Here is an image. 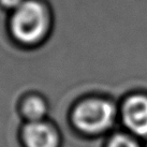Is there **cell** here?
<instances>
[{"mask_svg": "<svg viewBox=\"0 0 147 147\" xmlns=\"http://www.w3.org/2000/svg\"><path fill=\"white\" fill-rule=\"evenodd\" d=\"M1 3L3 4L4 7H8V8H14L16 9L21 5L24 1L23 0H0Z\"/></svg>", "mask_w": 147, "mask_h": 147, "instance_id": "52a82bcc", "label": "cell"}, {"mask_svg": "<svg viewBox=\"0 0 147 147\" xmlns=\"http://www.w3.org/2000/svg\"><path fill=\"white\" fill-rule=\"evenodd\" d=\"M49 27V16L45 8L37 1H24L15 9L11 29L20 42L33 44L41 40Z\"/></svg>", "mask_w": 147, "mask_h": 147, "instance_id": "6da1fadb", "label": "cell"}, {"mask_svg": "<svg viewBox=\"0 0 147 147\" xmlns=\"http://www.w3.org/2000/svg\"><path fill=\"white\" fill-rule=\"evenodd\" d=\"M46 113V102L39 96H30L23 103V114L28 121H40Z\"/></svg>", "mask_w": 147, "mask_h": 147, "instance_id": "5b68a950", "label": "cell"}, {"mask_svg": "<svg viewBox=\"0 0 147 147\" xmlns=\"http://www.w3.org/2000/svg\"><path fill=\"white\" fill-rule=\"evenodd\" d=\"M107 147H140L136 141L123 134L114 135L109 142Z\"/></svg>", "mask_w": 147, "mask_h": 147, "instance_id": "8992f818", "label": "cell"}, {"mask_svg": "<svg viewBox=\"0 0 147 147\" xmlns=\"http://www.w3.org/2000/svg\"><path fill=\"white\" fill-rule=\"evenodd\" d=\"M125 126L141 138H147V96L132 94L121 109Z\"/></svg>", "mask_w": 147, "mask_h": 147, "instance_id": "3957f363", "label": "cell"}, {"mask_svg": "<svg viewBox=\"0 0 147 147\" xmlns=\"http://www.w3.org/2000/svg\"><path fill=\"white\" fill-rule=\"evenodd\" d=\"M23 141L26 147H59L60 143L57 130L43 120L28 121L23 129Z\"/></svg>", "mask_w": 147, "mask_h": 147, "instance_id": "277c9868", "label": "cell"}, {"mask_svg": "<svg viewBox=\"0 0 147 147\" xmlns=\"http://www.w3.org/2000/svg\"><path fill=\"white\" fill-rule=\"evenodd\" d=\"M115 116V106L110 101L88 99L74 109L72 120L74 126L84 133L99 134L113 126Z\"/></svg>", "mask_w": 147, "mask_h": 147, "instance_id": "7a4b0ae2", "label": "cell"}]
</instances>
